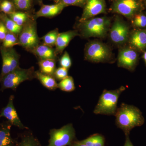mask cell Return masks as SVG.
<instances>
[{
  "mask_svg": "<svg viewBox=\"0 0 146 146\" xmlns=\"http://www.w3.org/2000/svg\"><path fill=\"white\" fill-rule=\"evenodd\" d=\"M8 32L3 22H0V41H3Z\"/></svg>",
  "mask_w": 146,
  "mask_h": 146,
  "instance_id": "e575fe53",
  "label": "cell"
},
{
  "mask_svg": "<svg viewBox=\"0 0 146 146\" xmlns=\"http://www.w3.org/2000/svg\"><path fill=\"white\" fill-rule=\"evenodd\" d=\"M70 146H87L84 144L81 143L79 141H74L72 143Z\"/></svg>",
  "mask_w": 146,
  "mask_h": 146,
  "instance_id": "8d00e7d4",
  "label": "cell"
},
{
  "mask_svg": "<svg viewBox=\"0 0 146 146\" xmlns=\"http://www.w3.org/2000/svg\"><path fill=\"white\" fill-rule=\"evenodd\" d=\"M2 58V68L0 75V80L10 72V55L9 48H3L1 50Z\"/></svg>",
  "mask_w": 146,
  "mask_h": 146,
  "instance_id": "44dd1931",
  "label": "cell"
},
{
  "mask_svg": "<svg viewBox=\"0 0 146 146\" xmlns=\"http://www.w3.org/2000/svg\"><path fill=\"white\" fill-rule=\"evenodd\" d=\"M38 65L41 73L53 76L55 71L56 70V60H40L38 62Z\"/></svg>",
  "mask_w": 146,
  "mask_h": 146,
  "instance_id": "d6986e66",
  "label": "cell"
},
{
  "mask_svg": "<svg viewBox=\"0 0 146 146\" xmlns=\"http://www.w3.org/2000/svg\"><path fill=\"white\" fill-rule=\"evenodd\" d=\"M37 1H42V0H37Z\"/></svg>",
  "mask_w": 146,
  "mask_h": 146,
  "instance_id": "60d3db41",
  "label": "cell"
},
{
  "mask_svg": "<svg viewBox=\"0 0 146 146\" xmlns=\"http://www.w3.org/2000/svg\"><path fill=\"white\" fill-rule=\"evenodd\" d=\"M15 5L11 1L3 0L0 3V10L7 15L15 11Z\"/></svg>",
  "mask_w": 146,
  "mask_h": 146,
  "instance_id": "f546056e",
  "label": "cell"
},
{
  "mask_svg": "<svg viewBox=\"0 0 146 146\" xmlns=\"http://www.w3.org/2000/svg\"><path fill=\"white\" fill-rule=\"evenodd\" d=\"M116 124L125 135H129L133 128L143 125L145 119L142 112L134 106L122 103L115 115Z\"/></svg>",
  "mask_w": 146,
  "mask_h": 146,
  "instance_id": "6da1fadb",
  "label": "cell"
},
{
  "mask_svg": "<svg viewBox=\"0 0 146 146\" xmlns=\"http://www.w3.org/2000/svg\"><path fill=\"white\" fill-rule=\"evenodd\" d=\"M84 58L93 63H111L113 54L111 48L106 44L99 40H92L85 45Z\"/></svg>",
  "mask_w": 146,
  "mask_h": 146,
  "instance_id": "277c9868",
  "label": "cell"
},
{
  "mask_svg": "<svg viewBox=\"0 0 146 146\" xmlns=\"http://www.w3.org/2000/svg\"><path fill=\"white\" fill-rule=\"evenodd\" d=\"M14 96L11 95L9 98L7 105L3 108L0 112V117H4L6 118L8 121L12 125L15 126L19 128L23 129L27 128L21 122L20 118L13 104V100Z\"/></svg>",
  "mask_w": 146,
  "mask_h": 146,
  "instance_id": "7c38bea8",
  "label": "cell"
},
{
  "mask_svg": "<svg viewBox=\"0 0 146 146\" xmlns=\"http://www.w3.org/2000/svg\"><path fill=\"white\" fill-rule=\"evenodd\" d=\"M138 59V53L133 48L130 46H121L120 48L117 58L118 67L133 71Z\"/></svg>",
  "mask_w": 146,
  "mask_h": 146,
  "instance_id": "30bf717a",
  "label": "cell"
},
{
  "mask_svg": "<svg viewBox=\"0 0 146 146\" xmlns=\"http://www.w3.org/2000/svg\"><path fill=\"white\" fill-rule=\"evenodd\" d=\"M32 52L40 60L53 59L56 60V53L54 50L51 47L44 44L38 45L37 46L32 50Z\"/></svg>",
  "mask_w": 146,
  "mask_h": 146,
  "instance_id": "e0dca14e",
  "label": "cell"
},
{
  "mask_svg": "<svg viewBox=\"0 0 146 146\" xmlns=\"http://www.w3.org/2000/svg\"><path fill=\"white\" fill-rule=\"evenodd\" d=\"M58 87L60 90L65 92H72L75 89L74 79L70 76H68L60 81L58 84Z\"/></svg>",
  "mask_w": 146,
  "mask_h": 146,
  "instance_id": "603a6c76",
  "label": "cell"
},
{
  "mask_svg": "<svg viewBox=\"0 0 146 146\" xmlns=\"http://www.w3.org/2000/svg\"><path fill=\"white\" fill-rule=\"evenodd\" d=\"M109 38L114 44L123 46L128 42L129 27L126 23L119 16H117L109 30Z\"/></svg>",
  "mask_w": 146,
  "mask_h": 146,
  "instance_id": "ba28073f",
  "label": "cell"
},
{
  "mask_svg": "<svg viewBox=\"0 0 146 146\" xmlns=\"http://www.w3.org/2000/svg\"><path fill=\"white\" fill-rule=\"evenodd\" d=\"M3 22L9 32L16 35L19 34L23 27L19 26L6 15L3 16Z\"/></svg>",
  "mask_w": 146,
  "mask_h": 146,
  "instance_id": "cb8c5ba5",
  "label": "cell"
},
{
  "mask_svg": "<svg viewBox=\"0 0 146 146\" xmlns=\"http://www.w3.org/2000/svg\"><path fill=\"white\" fill-rule=\"evenodd\" d=\"M65 7V6L60 2L53 5H44L36 12L35 17L36 18L41 17L52 18L60 14Z\"/></svg>",
  "mask_w": 146,
  "mask_h": 146,
  "instance_id": "2e32d148",
  "label": "cell"
},
{
  "mask_svg": "<svg viewBox=\"0 0 146 146\" xmlns=\"http://www.w3.org/2000/svg\"><path fill=\"white\" fill-rule=\"evenodd\" d=\"M126 139L125 143L124 146H134L133 144L131 143L130 138H129V135H125Z\"/></svg>",
  "mask_w": 146,
  "mask_h": 146,
  "instance_id": "d590c367",
  "label": "cell"
},
{
  "mask_svg": "<svg viewBox=\"0 0 146 146\" xmlns=\"http://www.w3.org/2000/svg\"><path fill=\"white\" fill-rule=\"evenodd\" d=\"M87 0H61L60 2L65 6V7L69 6L84 7Z\"/></svg>",
  "mask_w": 146,
  "mask_h": 146,
  "instance_id": "d6a6232c",
  "label": "cell"
},
{
  "mask_svg": "<svg viewBox=\"0 0 146 146\" xmlns=\"http://www.w3.org/2000/svg\"><path fill=\"white\" fill-rule=\"evenodd\" d=\"M81 143L87 146H104L105 139L102 135L98 133L94 134L86 139L79 141Z\"/></svg>",
  "mask_w": 146,
  "mask_h": 146,
  "instance_id": "7402d4cb",
  "label": "cell"
},
{
  "mask_svg": "<svg viewBox=\"0 0 146 146\" xmlns=\"http://www.w3.org/2000/svg\"><path fill=\"white\" fill-rule=\"evenodd\" d=\"M0 124H1V123H0Z\"/></svg>",
  "mask_w": 146,
  "mask_h": 146,
  "instance_id": "ee69618b",
  "label": "cell"
},
{
  "mask_svg": "<svg viewBox=\"0 0 146 146\" xmlns=\"http://www.w3.org/2000/svg\"><path fill=\"white\" fill-rule=\"evenodd\" d=\"M141 6L138 0H114L111 10L114 13L131 19L137 14Z\"/></svg>",
  "mask_w": 146,
  "mask_h": 146,
  "instance_id": "9c48e42d",
  "label": "cell"
},
{
  "mask_svg": "<svg viewBox=\"0 0 146 146\" xmlns=\"http://www.w3.org/2000/svg\"><path fill=\"white\" fill-rule=\"evenodd\" d=\"M35 77L37 78L47 89L54 90L58 88V83L53 76L45 74L40 72L36 71L35 72Z\"/></svg>",
  "mask_w": 146,
  "mask_h": 146,
  "instance_id": "ac0fdd59",
  "label": "cell"
},
{
  "mask_svg": "<svg viewBox=\"0 0 146 146\" xmlns=\"http://www.w3.org/2000/svg\"><path fill=\"white\" fill-rule=\"evenodd\" d=\"M12 125L9 121L0 124V146H16L17 142L11 135Z\"/></svg>",
  "mask_w": 146,
  "mask_h": 146,
  "instance_id": "9a60e30c",
  "label": "cell"
},
{
  "mask_svg": "<svg viewBox=\"0 0 146 146\" xmlns=\"http://www.w3.org/2000/svg\"><path fill=\"white\" fill-rule=\"evenodd\" d=\"M60 65L61 67L69 69L72 65V60L69 54L65 51L59 60Z\"/></svg>",
  "mask_w": 146,
  "mask_h": 146,
  "instance_id": "1f68e13d",
  "label": "cell"
},
{
  "mask_svg": "<svg viewBox=\"0 0 146 146\" xmlns=\"http://www.w3.org/2000/svg\"><path fill=\"white\" fill-rule=\"evenodd\" d=\"M53 1H54L56 3H57L60 2L61 0H53Z\"/></svg>",
  "mask_w": 146,
  "mask_h": 146,
  "instance_id": "f35d334b",
  "label": "cell"
},
{
  "mask_svg": "<svg viewBox=\"0 0 146 146\" xmlns=\"http://www.w3.org/2000/svg\"><path fill=\"white\" fill-rule=\"evenodd\" d=\"M8 15L11 19L19 26L22 27L31 19L28 13L23 11H15Z\"/></svg>",
  "mask_w": 146,
  "mask_h": 146,
  "instance_id": "ffe728a7",
  "label": "cell"
},
{
  "mask_svg": "<svg viewBox=\"0 0 146 146\" xmlns=\"http://www.w3.org/2000/svg\"><path fill=\"white\" fill-rule=\"evenodd\" d=\"M18 39L19 44L30 51L39 45V38L35 21L31 19L24 25Z\"/></svg>",
  "mask_w": 146,
  "mask_h": 146,
  "instance_id": "52a82bcc",
  "label": "cell"
},
{
  "mask_svg": "<svg viewBox=\"0 0 146 146\" xmlns=\"http://www.w3.org/2000/svg\"><path fill=\"white\" fill-rule=\"evenodd\" d=\"M143 58L146 65V51L145 52V53H144L143 56Z\"/></svg>",
  "mask_w": 146,
  "mask_h": 146,
  "instance_id": "74e56055",
  "label": "cell"
},
{
  "mask_svg": "<svg viewBox=\"0 0 146 146\" xmlns=\"http://www.w3.org/2000/svg\"><path fill=\"white\" fill-rule=\"evenodd\" d=\"M47 146H70L75 141L76 132L72 124H68L58 129H51Z\"/></svg>",
  "mask_w": 146,
  "mask_h": 146,
  "instance_id": "8992f818",
  "label": "cell"
},
{
  "mask_svg": "<svg viewBox=\"0 0 146 146\" xmlns=\"http://www.w3.org/2000/svg\"><path fill=\"white\" fill-rule=\"evenodd\" d=\"M58 34L59 33L58 29L49 32L42 38L44 44L51 47L55 46Z\"/></svg>",
  "mask_w": 146,
  "mask_h": 146,
  "instance_id": "d4e9b609",
  "label": "cell"
},
{
  "mask_svg": "<svg viewBox=\"0 0 146 146\" xmlns=\"http://www.w3.org/2000/svg\"><path fill=\"white\" fill-rule=\"evenodd\" d=\"M10 55V72L19 67V56L16 51L9 48Z\"/></svg>",
  "mask_w": 146,
  "mask_h": 146,
  "instance_id": "f1b7e54d",
  "label": "cell"
},
{
  "mask_svg": "<svg viewBox=\"0 0 146 146\" xmlns=\"http://www.w3.org/2000/svg\"><path fill=\"white\" fill-rule=\"evenodd\" d=\"M16 8L21 11L29 10L32 5V0H11Z\"/></svg>",
  "mask_w": 146,
  "mask_h": 146,
  "instance_id": "83f0119b",
  "label": "cell"
},
{
  "mask_svg": "<svg viewBox=\"0 0 146 146\" xmlns=\"http://www.w3.org/2000/svg\"><path fill=\"white\" fill-rule=\"evenodd\" d=\"M125 90V87L121 86L114 90H104L94 110V114L115 116L118 108V100Z\"/></svg>",
  "mask_w": 146,
  "mask_h": 146,
  "instance_id": "3957f363",
  "label": "cell"
},
{
  "mask_svg": "<svg viewBox=\"0 0 146 146\" xmlns=\"http://www.w3.org/2000/svg\"><path fill=\"white\" fill-rule=\"evenodd\" d=\"M68 69L60 67L56 69L54 74L53 76L55 78L61 81L68 76Z\"/></svg>",
  "mask_w": 146,
  "mask_h": 146,
  "instance_id": "836d02e7",
  "label": "cell"
},
{
  "mask_svg": "<svg viewBox=\"0 0 146 146\" xmlns=\"http://www.w3.org/2000/svg\"><path fill=\"white\" fill-rule=\"evenodd\" d=\"M33 67L28 69L19 68L8 73L0 80L1 85V91L11 89L16 91L18 86L22 82L31 80L35 77Z\"/></svg>",
  "mask_w": 146,
  "mask_h": 146,
  "instance_id": "5b68a950",
  "label": "cell"
},
{
  "mask_svg": "<svg viewBox=\"0 0 146 146\" xmlns=\"http://www.w3.org/2000/svg\"><path fill=\"white\" fill-rule=\"evenodd\" d=\"M130 47L135 50L143 51L146 48V30H138L129 36L128 42Z\"/></svg>",
  "mask_w": 146,
  "mask_h": 146,
  "instance_id": "5bb4252c",
  "label": "cell"
},
{
  "mask_svg": "<svg viewBox=\"0 0 146 146\" xmlns=\"http://www.w3.org/2000/svg\"><path fill=\"white\" fill-rule=\"evenodd\" d=\"M2 1V0H0V3H1V2Z\"/></svg>",
  "mask_w": 146,
  "mask_h": 146,
  "instance_id": "ab89813d",
  "label": "cell"
},
{
  "mask_svg": "<svg viewBox=\"0 0 146 146\" xmlns=\"http://www.w3.org/2000/svg\"><path fill=\"white\" fill-rule=\"evenodd\" d=\"M16 146H17V145H16Z\"/></svg>",
  "mask_w": 146,
  "mask_h": 146,
  "instance_id": "b9f144b4",
  "label": "cell"
},
{
  "mask_svg": "<svg viewBox=\"0 0 146 146\" xmlns=\"http://www.w3.org/2000/svg\"><path fill=\"white\" fill-rule=\"evenodd\" d=\"M132 19V23L133 25L138 28L146 27V16L142 13L136 14Z\"/></svg>",
  "mask_w": 146,
  "mask_h": 146,
  "instance_id": "4dcf8cb0",
  "label": "cell"
},
{
  "mask_svg": "<svg viewBox=\"0 0 146 146\" xmlns=\"http://www.w3.org/2000/svg\"><path fill=\"white\" fill-rule=\"evenodd\" d=\"M79 35L78 31H69L65 32L59 33L56 43L55 50L56 55L61 53L68 46L71 40L76 36Z\"/></svg>",
  "mask_w": 146,
  "mask_h": 146,
  "instance_id": "4fadbf2b",
  "label": "cell"
},
{
  "mask_svg": "<svg viewBox=\"0 0 146 146\" xmlns=\"http://www.w3.org/2000/svg\"><path fill=\"white\" fill-rule=\"evenodd\" d=\"M17 146H42L39 141L32 134L22 136L21 142L17 143Z\"/></svg>",
  "mask_w": 146,
  "mask_h": 146,
  "instance_id": "484cf974",
  "label": "cell"
},
{
  "mask_svg": "<svg viewBox=\"0 0 146 146\" xmlns=\"http://www.w3.org/2000/svg\"><path fill=\"white\" fill-rule=\"evenodd\" d=\"M16 35L8 31L3 41V46L4 48H10L15 45H20L18 39Z\"/></svg>",
  "mask_w": 146,
  "mask_h": 146,
  "instance_id": "4316f807",
  "label": "cell"
},
{
  "mask_svg": "<svg viewBox=\"0 0 146 146\" xmlns=\"http://www.w3.org/2000/svg\"><path fill=\"white\" fill-rule=\"evenodd\" d=\"M84 7L80 23L106 12V5L104 0H87Z\"/></svg>",
  "mask_w": 146,
  "mask_h": 146,
  "instance_id": "8fae6325",
  "label": "cell"
},
{
  "mask_svg": "<svg viewBox=\"0 0 146 146\" xmlns=\"http://www.w3.org/2000/svg\"><path fill=\"white\" fill-rule=\"evenodd\" d=\"M111 26V19L109 17L93 18L80 23L78 31L84 38H104L109 32Z\"/></svg>",
  "mask_w": 146,
  "mask_h": 146,
  "instance_id": "7a4b0ae2",
  "label": "cell"
},
{
  "mask_svg": "<svg viewBox=\"0 0 146 146\" xmlns=\"http://www.w3.org/2000/svg\"></svg>",
  "mask_w": 146,
  "mask_h": 146,
  "instance_id": "7bdbcfd3",
  "label": "cell"
}]
</instances>
